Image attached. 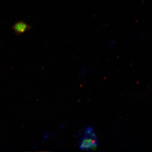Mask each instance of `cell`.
Instances as JSON below:
<instances>
[{
  "mask_svg": "<svg viewBox=\"0 0 152 152\" xmlns=\"http://www.w3.org/2000/svg\"><path fill=\"white\" fill-rule=\"evenodd\" d=\"M98 146V139L91 126L86 128L84 136L80 139L79 148L83 150L96 149Z\"/></svg>",
  "mask_w": 152,
  "mask_h": 152,
  "instance_id": "6da1fadb",
  "label": "cell"
},
{
  "mask_svg": "<svg viewBox=\"0 0 152 152\" xmlns=\"http://www.w3.org/2000/svg\"><path fill=\"white\" fill-rule=\"evenodd\" d=\"M13 30L17 35L23 34L32 28L31 26L22 21H17L12 27Z\"/></svg>",
  "mask_w": 152,
  "mask_h": 152,
  "instance_id": "7a4b0ae2",
  "label": "cell"
}]
</instances>
